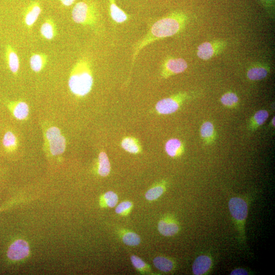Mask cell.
Instances as JSON below:
<instances>
[{"mask_svg": "<svg viewBox=\"0 0 275 275\" xmlns=\"http://www.w3.org/2000/svg\"><path fill=\"white\" fill-rule=\"evenodd\" d=\"M166 190V187L163 184L157 185L150 189L145 194V198L147 200L154 201L159 198Z\"/></svg>", "mask_w": 275, "mask_h": 275, "instance_id": "cell-24", "label": "cell"}, {"mask_svg": "<svg viewBox=\"0 0 275 275\" xmlns=\"http://www.w3.org/2000/svg\"><path fill=\"white\" fill-rule=\"evenodd\" d=\"M133 207V204L131 202L127 201H123L117 205L115 212L117 214L122 216L128 215Z\"/></svg>", "mask_w": 275, "mask_h": 275, "instance_id": "cell-30", "label": "cell"}, {"mask_svg": "<svg viewBox=\"0 0 275 275\" xmlns=\"http://www.w3.org/2000/svg\"><path fill=\"white\" fill-rule=\"evenodd\" d=\"M213 260L211 257L206 255L198 256L192 266V271L195 275H202L207 274L211 270Z\"/></svg>", "mask_w": 275, "mask_h": 275, "instance_id": "cell-10", "label": "cell"}, {"mask_svg": "<svg viewBox=\"0 0 275 275\" xmlns=\"http://www.w3.org/2000/svg\"><path fill=\"white\" fill-rule=\"evenodd\" d=\"M122 240L124 244L130 246H136L141 243L139 236L133 232H127L124 234Z\"/></svg>", "mask_w": 275, "mask_h": 275, "instance_id": "cell-27", "label": "cell"}, {"mask_svg": "<svg viewBox=\"0 0 275 275\" xmlns=\"http://www.w3.org/2000/svg\"><path fill=\"white\" fill-rule=\"evenodd\" d=\"M111 171V165L107 154L105 152L100 154L99 157V174L103 177L108 176Z\"/></svg>", "mask_w": 275, "mask_h": 275, "instance_id": "cell-21", "label": "cell"}, {"mask_svg": "<svg viewBox=\"0 0 275 275\" xmlns=\"http://www.w3.org/2000/svg\"><path fill=\"white\" fill-rule=\"evenodd\" d=\"M122 147L128 153L137 154L140 151V146L136 139L132 137H127L121 142Z\"/></svg>", "mask_w": 275, "mask_h": 275, "instance_id": "cell-20", "label": "cell"}, {"mask_svg": "<svg viewBox=\"0 0 275 275\" xmlns=\"http://www.w3.org/2000/svg\"><path fill=\"white\" fill-rule=\"evenodd\" d=\"M110 14L113 21L118 24L126 22L129 16L122 9L115 3V0H109Z\"/></svg>", "mask_w": 275, "mask_h": 275, "instance_id": "cell-14", "label": "cell"}, {"mask_svg": "<svg viewBox=\"0 0 275 275\" xmlns=\"http://www.w3.org/2000/svg\"><path fill=\"white\" fill-rule=\"evenodd\" d=\"M272 126H275V117H274L272 120Z\"/></svg>", "mask_w": 275, "mask_h": 275, "instance_id": "cell-35", "label": "cell"}, {"mask_svg": "<svg viewBox=\"0 0 275 275\" xmlns=\"http://www.w3.org/2000/svg\"><path fill=\"white\" fill-rule=\"evenodd\" d=\"M153 263L156 268L165 273L170 272L174 268L173 261L167 257H157L154 259Z\"/></svg>", "mask_w": 275, "mask_h": 275, "instance_id": "cell-17", "label": "cell"}, {"mask_svg": "<svg viewBox=\"0 0 275 275\" xmlns=\"http://www.w3.org/2000/svg\"><path fill=\"white\" fill-rule=\"evenodd\" d=\"M3 143L6 148L13 149L17 145L16 136L11 132H7L4 135Z\"/></svg>", "mask_w": 275, "mask_h": 275, "instance_id": "cell-29", "label": "cell"}, {"mask_svg": "<svg viewBox=\"0 0 275 275\" xmlns=\"http://www.w3.org/2000/svg\"><path fill=\"white\" fill-rule=\"evenodd\" d=\"M180 230L177 222L171 218H165L161 220L158 224V230L165 237L174 236Z\"/></svg>", "mask_w": 275, "mask_h": 275, "instance_id": "cell-9", "label": "cell"}, {"mask_svg": "<svg viewBox=\"0 0 275 275\" xmlns=\"http://www.w3.org/2000/svg\"><path fill=\"white\" fill-rule=\"evenodd\" d=\"M183 95H178L159 101L156 106L157 111L160 114L168 115L177 111L183 100Z\"/></svg>", "mask_w": 275, "mask_h": 275, "instance_id": "cell-6", "label": "cell"}, {"mask_svg": "<svg viewBox=\"0 0 275 275\" xmlns=\"http://www.w3.org/2000/svg\"><path fill=\"white\" fill-rule=\"evenodd\" d=\"M221 102L224 106L227 108H235L239 103L238 96L235 93L228 92L222 96Z\"/></svg>", "mask_w": 275, "mask_h": 275, "instance_id": "cell-26", "label": "cell"}, {"mask_svg": "<svg viewBox=\"0 0 275 275\" xmlns=\"http://www.w3.org/2000/svg\"><path fill=\"white\" fill-rule=\"evenodd\" d=\"M260 1L265 7L268 9L273 8L274 5L275 0H260Z\"/></svg>", "mask_w": 275, "mask_h": 275, "instance_id": "cell-33", "label": "cell"}, {"mask_svg": "<svg viewBox=\"0 0 275 275\" xmlns=\"http://www.w3.org/2000/svg\"><path fill=\"white\" fill-rule=\"evenodd\" d=\"M214 54V48L209 43H203L198 48V56L202 60H206L210 59L212 57Z\"/></svg>", "mask_w": 275, "mask_h": 275, "instance_id": "cell-22", "label": "cell"}, {"mask_svg": "<svg viewBox=\"0 0 275 275\" xmlns=\"http://www.w3.org/2000/svg\"><path fill=\"white\" fill-rule=\"evenodd\" d=\"M29 247L28 243L22 240L14 242L9 247L7 256L12 260H20L28 256L29 254Z\"/></svg>", "mask_w": 275, "mask_h": 275, "instance_id": "cell-8", "label": "cell"}, {"mask_svg": "<svg viewBox=\"0 0 275 275\" xmlns=\"http://www.w3.org/2000/svg\"><path fill=\"white\" fill-rule=\"evenodd\" d=\"M184 18L182 14L174 13L154 23L147 33L135 45L132 68L139 53L145 47L159 39L173 36L180 31Z\"/></svg>", "mask_w": 275, "mask_h": 275, "instance_id": "cell-1", "label": "cell"}, {"mask_svg": "<svg viewBox=\"0 0 275 275\" xmlns=\"http://www.w3.org/2000/svg\"><path fill=\"white\" fill-rule=\"evenodd\" d=\"M269 117V113L266 110H259L251 118L249 128L252 131L257 129L266 121Z\"/></svg>", "mask_w": 275, "mask_h": 275, "instance_id": "cell-18", "label": "cell"}, {"mask_svg": "<svg viewBox=\"0 0 275 275\" xmlns=\"http://www.w3.org/2000/svg\"><path fill=\"white\" fill-rule=\"evenodd\" d=\"M29 109L26 103L21 102L17 103L14 107L13 115L19 120H24L28 116Z\"/></svg>", "mask_w": 275, "mask_h": 275, "instance_id": "cell-23", "label": "cell"}, {"mask_svg": "<svg viewBox=\"0 0 275 275\" xmlns=\"http://www.w3.org/2000/svg\"><path fill=\"white\" fill-rule=\"evenodd\" d=\"M41 35L48 40L53 39L56 35V28L51 19H47L41 27Z\"/></svg>", "mask_w": 275, "mask_h": 275, "instance_id": "cell-19", "label": "cell"}, {"mask_svg": "<svg viewBox=\"0 0 275 275\" xmlns=\"http://www.w3.org/2000/svg\"><path fill=\"white\" fill-rule=\"evenodd\" d=\"M5 56L9 70L13 74H17L20 69V60L15 50L9 45L6 46Z\"/></svg>", "mask_w": 275, "mask_h": 275, "instance_id": "cell-12", "label": "cell"}, {"mask_svg": "<svg viewBox=\"0 0 275 275\" xmlns=\"http://www.w3.org/2000/svg\"><path fill=\"white\" fill-rule=\"evenodd\" d=\"M47 62V56L43 54H35L30 59V65L32 70L36 72H40L43 70Z\"/></svg>", "mask_w": 275, "mask_h": 275, "instance_id": "cell-16", "label": "cell"}, {"mask_svg": "<svg viewBox=\"0 0 275 275\" xmlns=\"http://www.w3.org/2000/svg\"><path fill=\"white\" fill-rule=\"evenodd\" d=\"M200 135L205 143L212 144L215 141L216 137L213 124L210 121L204 122L200 129Z\"/></svg>", "mask_w": 275, "mask_h": 275, "instance_id": "cell-15", "label": "cell"}, {"mask_svg": "<svg viewBox=\"0 0 275 275\" xmlns=\"http://www.w3.org/2000/svg\"><path fill=\"white\" fill-rule=\"evenodd\" d=\"M165 150L167 155L172 158L181 156L184 151L182 141L177 139H171L165 145Z\"/></svg>", "mask_w": 275, "mask_h": 275, "instance_id": "cell-13", "label": "cell"}, {"mask_svg": "<svg viewBox=\"0 0 275 275\" xmlns=\"http://www.w3.org/2000/svg\"><path fill=\"white\" fill-rule=\"evenodd\" d=\"M74 21L83 25H93L98 19V11L92 3L82 1L77 3L72 11Z\"/></svg>", "mask_w": 275, "mask_h": 275, "instance_id": "cell-3", "label": "cell"}, {"mask_svg": "<svg viewBox=\"0 0 275 275\" xmlns=\"http://www.w3.org/2000/svg\"><path fill=\"white\" fill-rule=\"evenodd\" d=\"M228 207L231 215L237 225L240 236L244 238L245 222L248 214V204L242 198L232 197L229 201Z\"/></svg>", "mask_w": 275, "mask_h": 275, "instance_id": "cell-4", "label": "cell"}, {"mask_svg": "<svg viewBox=\"0 0 275 275\" xmlns=\"http://www.w3.org/2000/svg\"><path fill=\"white\" fill-rule=\"evenodd\" d=\"M132 263L133 266L141 272H143L147 269L146 263L139 257L132 255L131 257Z\"/></svg>", "mask_w": 275, "mask_h": 275, "instance_id": "cell-31", "label": "cell"}, {"mask_svg": "<svg viewBox=\"0 0 275 275\" xmlns=\"http://www.w3.org/2000/svg\"><path fill=\"white\" fill-rule=\"evenodd\" d=\"M41 12V7L38 2L31 3L27 7L25 15V22L29 27H32L37 20Z\"/></svg>", "mask_w": 275, "mask_h": 275, "instance_id": "cell-11", "label": "cell"}, {"mask_svg": "<svg viewBox=\"0 0 275 275\" xmlns=\"http://www.w3.org/2000/svg\"><path fill=\"white\" fill-rule=\"evenodd\" d=\"M59 1L64 6L69 7L72 5L76 0H59Z\"/></svg>", "mask_w": 275, "mask_h": 275, "instance_id": "cell-34", "label": "cell"}, {"mask_svg": "<svg viewBox=\"0 0 275 275\" xmlns=\"http://www.w3.org/2000/svg\"><path fill=\"white\" fill-rule=\"evenodd\" d=\"M249 274V272L246 270L242 268H238L232 271L231 275H247Z\"/></svg>", "mask_w": 275, "mask_h": 275, "instance_id": "cell-32", "label": "cell"}, {"mask_svg": "<svg viewBox=\"0 0 275 275\" xmlns=\"http://www.w3.org/2000/svg\"><path fill=\"white\" fill-rule=\"evenodd\" d=\"M188 68L187 62L182 58H171L164 64L162 76L167 78L171 75L184 72Z\"/></svg>", "mask_w": 275, "mask_h": 275, "instance_id": "cell-7", "label": "cell"}, {"mask_svg": "<svg viewBox=\"0 0 275 275\" xmlns=\"http://www.w3.org/2000/svg\"><path fill=\"white\" fill-rule=\"evenodd\" d=\"M268 74V71L264 67H254L248 72L247 76L251 80L257 81L265 78Z\"/></svg>", "mask_w": 275, "mask_h": 275, "instance_id": "cell-25", "label": "cell"}, {"mask_svg": "<svg viewBox=\"0 0 275 275\" xmlns=\"http://www.w3.org/2000/svg\"><path fill=\"white\" fill-rule=\"evenodd\" d=\"M46 137L53 155L58 156L64 153L66 140L58 128L53 127L49 128L47 132Z\"/></svg>", "mask_w": 275, "mask_h": 275, "instance_id": "cell-5", "label": "cell"}, {"mask_svg": "<svg viewBox=\"0 0 275 275\" xmlns=\"http://www.w3.org/2000/svg\"><path fill=\"white\" fill-rule=\"evenodd\" d=\"M93 78L89 60L83 57L78 61L72 69L68 86L71 92L79 97L88 94L92 89Z\"/></svg>", "mask_w": 275, "mask_h": 275, "instance_id": "cell-2", "label": "cell"}, {"mask_svg": "<svg viewBox=\"0 0 275 275\" xmlns=\"http://www.w3.org/2000/svg\"><path fill=\"white\" fill-rule=\"evenodd\" d=\"M103 200L104 205L110 208H113L117 205L118 197L114 192L109 191L103 195Z\"/></svg>", "mask_w": 275, "mask_h": 275, "instance_id": "cell-28", "label": "cell"}]
</instances>
